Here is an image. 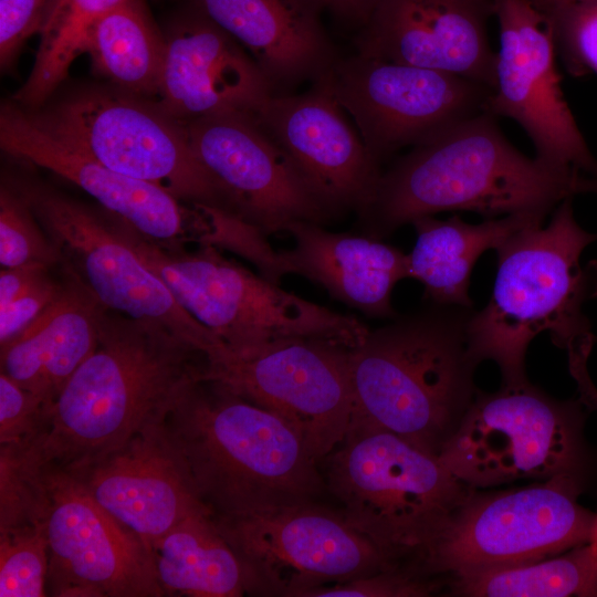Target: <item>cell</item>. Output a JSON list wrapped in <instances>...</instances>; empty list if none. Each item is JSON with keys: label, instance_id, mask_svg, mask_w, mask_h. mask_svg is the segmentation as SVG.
Wrapping results in <instances>:
<instances>
[{"label": "cell", "instance_id": "cell-1", "mask_svg": "<svg viewBox=\"0 0 597 597\" xmlns=\"http://www.w3.org/2000/svg\"><path fill=\"white\" fill-rule=\"evenodd\" d=\"M207 355L169 327L103 312L94 352L64 385L31 441L39 461L69 471L166 420L202 379Z\"/></svg>", "mask_w": 597, "mask_h": 597}, {"label": "cell", "instance_id": "cell-2", "mask_svg": "<svg viewBox=\"0 0 597 597\" xmlns=\"http://www.w3.org/2000/svg\"><path fill=\"white\" fill-rule=\"evenodd\" d=\"M543 224L520 230L495 250L492 294L467 323L469 350L478 364L493 360L502 384H517L527 379L528 345L547 332L566 350L583 400L597 407V390L587 373L595 336L584 313V305L597 297V261L580 265L582 252L597 233L577 223L573 198L562 201Z\"/></svg>", "mask_w": 597, "mask_h": 597}, {"label": "cell", "instance_id": "cell-3", "mask_svg": "<svg viewBox=\"0 0 597 597\" xmlns=\"http://www.w3.org/2000/svg\"><path fill=\"white\" fill-rule=\"evenodd\" d=\"M482 112L412 147L386 172L360 212L364 231L379 239L413 220L443 211L486 219L547 217L565 199L597 192V177L530 158Z\"/></svg>", "mask_w": 597, "mask_h": 597}, {"label": "cell", "instance_id": "cell-4", "mask_svg": "<svg viewBox=\"0 0 597 597\" xmlns=\"http://www.w3.org/2000/svg\"><path fill=\"white\" fill-rule=\"evenodd\" d=\"M472 311L430 304L369 328L349 350L350 426L390 432L438 455L479 389L467 338Z\"/></svg>", "mask_w": 597, "mask_h": 597}, {"label": "cell", "instance_id": "cell-5", "mask_svg": "<svg viewBox=\"0 0 597 597\" xmlns=\"http://www.w3.org/2000/svg\"><path fill=\"white\" fill-rule=\"evenodd\" d=\"M166 425L212 515L314 502L322 492L317 460L300 433L217 381L192 383Z\"/></svg>", "mask_w": 597, "mask_h": 597}, {"label": "cell", "instance_id": "cell-6", "mask_svg": "<svg viewBox=\"0 0 597 597\" xmlns=\"http://www.w3.org/2000/svg\"><path fill=\"white\" fill-rule=\"evenodd\" d=\"M115 221L179 305L231 352L300 338L327 341L352 349L369 331L356 317L307 301L254 274L222 255L217 247L170 249L140 235L122 220Z\"/></svg>", "mask_w": 597, "mask_h": 597}, {"label": "cell", "instance_id": "cell-7", "mask_svg": "<svg viewBox=\"0 0 597 597\" xmlns=\"http://www.w3.org/2000/svg\"><path fill=\"white\" fill-rule=\"evenodd\" d=\"M327 469V486L345 519L391 562L411 569L475 490L437 454L362 426H350Z\"/></svg>", "mask_w": 597, "mask_h": 597}, {"label": "cell", "instance_id": "cell-8", "mask_svg": "<svg viewBox=\"0 0 597 597\" xmlns=\"http://www.w3.org/2000/svg\"><path fill=\"white\" fill-rule=\"evenodd\" d=\"M584 486V475L559 474L521 488L473 490L416 569L446 579L540 561L595 542L597 513L578 502Z\"/></svg>", "mask_w": 597, "mask_h": 597}, {"label": "cell", "instance_id": "cell-9", "mask_svg": "<svg viewBox=\"0 0 597 597\" xmlns=\"http://www.w3.org/2000/svg\"><path fill=\"white\" fill-rule=\"evenodd\" d=\"M579 401L557 400L528 379L478 389L438 457L464 484L490 489L520 480L584 475L587 454Z\"/></svg>", "mask_w": 597, "mask_h": 597}, {"label": "cell", "instance_id": "cell-10", "mask_svg": "<svg viewBox=\"0 0 597 597\" xmlns=\"http://www.w3.org/2000/svg\"><path fill=\"white\" fill-rule=\"evenodd\" d=\"M32 111L48 129L109 169L187 203L239 216L228 191L195 154L185 123L157 103L122 91L93 90Z\"/></svg>", "mask_w": 597, "mask_h": 597}, {"label": "cell", "instance_id": "cell-11", "mask_svg": "<svg viewBox=\"0 0 597 597\" xmlns=\"http://www.w3.org/2000/svg\"><path fill=\"white\" fill-rule=\"evenodd\" d=\"M212 519L242 565L245 593L303 597L400 567L342 512L314 502Z\"/></svg>", "mask_w": 597, "mask_h": 597}, {"label": "cell", "instance_id": "cell-12", "mask_svg": "<svg viewBox=\"0 0 597 597\" xmlns=\"http://www.w3.org/2000/svg\"><path fill=\"white\" fill-rule=\"evenodd\" d=\"M349 350L322 339H290L237 353L207 354L202 379L285 419L315 459L328 457L353 419Z\"/></svg>", "mask_w": 597, "mask_h": 597}, {"label": "cell", "instance_id": "cell-13", "mask_svg": "<svg viewBox=\"0 0 597 597\" xmlns=\"http://www.w3.org/2000/svg\"><path fill=\"white\" fill-rule=\"evenodd\" d=\"M327 73L336 100L378 165L485 112L491 93L462 76L359 53L337 59Z\"/></svg>", "mask_w": 597, "mask_h": 597}, {"label": "cell", "instance_id": "cell-14", "mask_svg": "<svg viewBox=\"0 0 597 597\" xmlns=\"http://www.w3.org/2000/svg\"><path fill=\"white\" fill-rule=\"evenodd\" d=\"M46 234L69 268L107 310L158 322L206 355L221 343L187 313L140 259L114 220L55 191L21 185ZM114 218V217H113Z\"/></svg>", "mask_w": 597, "mask_h": 597}, {"label": "cell", "instance_id": "cell-15", "mask_svg": "<svg viewBox=\"0 0 597 597\" xmlns=\"http://www.w3.org/2000/svg\"><path fill=\"white\" fill-rule=\"evenodd\" d=\"M500 30L495 80L486 112L515 121L537 158L597 177V160L561 86L546 13L534 0H493Z\"/></svg>", "mask_w": 597, "mask_h": 597}, {"label": "cell", "instance_id": "cell-16", "mask_svg": "<svg viewBox=\"0 0 597 597\" xmlns=\"http://www.w3.org/2000/svg\"><path fill=\"white\" fill-rule=\"evenodd\" d=\"M46 596L161 597L151 549L69 474L45 469Z\"/></svg>", "mask_w": 597, "mask_h": 597}, {"label": "cell", "instance_id": "cell-17", "mask_svg": "<svg viewBox=\"0 0 597 597\" xmlns=\"http://www.w3.org/2000/svg\"><path fill=\"white\" fill-rule=\"evenodd\" d=\"M0 146L12 157L73 182L113 217L159 245L180 249L187 243H216L211 206H188L157 186L109 169L52 133L32 109L15 102L1 106Z\"/></svg>", "mask_w": 597, "mask_h": 597}, {"label": "cell", "instance_id": "cell-18", "mask_svg": "<svg viewBox=\"0 0 597 597\" xmlns=\"http://www.w3.org/2000/svg\"><path fill=\"white\" fill-rule=\"evenodd\" d=\"M185 125L195 154L239 216L265 234L296 221L322 224L333 216L254 116H205Z\"/></svg>", "mask_w": 597, "mask_h": 597}, {"label": "cell", "instance_id": "cell-19", "mask_svg": "<svg viewBox=\"0 0 597 597\" xmlns=\"http://www.w3.org/2000/svg\"><path fill=\"white\" fill-rule=\"evenodd\" d=\"M63 472L150 549L159 537L186 517L212 514L196 490L166 420Z\"/></svg>", "mask_w": 597, "mask_h": 597}, {"label": "cell", "instance_id": "cell-20", "mask_svg": "<svg viewBox=\"0 0 597 597\" xmlns=\"http://www.w3.org/2000/svg\"><path fill=\"white\" fill-rule=\"evenodd\" d=\"M327 72L303 94L271 95L254 118L332 213L345 208L360 213L381 172L346 121Z\"/></svg>", "mask_w": 597, "mask_h": 597}, {"label": "cell", "instance_id": "cell-21", "mask_svg": "<svg viewBox=\"0 0 597 597\" xmlns=\"http://www.w3.org/2000/svg\"><path fill=\"white\" fill-rule=\"evenodd\" d=\"M493 0H376L358 53L462 76L489 88L496 52L488 35Z\"/></svg>", "mask_w": 597, "mask_h": 597}, {"label": "cell", "instance_id": "cell-22", "mask_svg": "<svg viewBox=\"0 0 597 597\" xmlns=\"http://www.w3.org/2000/svg\"><path fill=\"white\" fill-rule=\"evenodd\" d=\"M273 94L253 57L201 12L181 20L165 38L157 104L176 119L254 116Z\"/></svg>", "mask_w": 597, "mask_h": 597}, {"label": "cell", "instance_id": "cell-23", "mask_svg": "<svg viewBox=\"0 0 597 597\" xmlns=\"http://www.w3.org/2000/svg\"><path fill=\"white\" fill-rule=\"evenodd\" d=\"M248 50L274 94L325 74L337 61L320 19L321 0H195Z\"/></svg>", "mask_w": 597, "mask_h": 597}, {"label": "cell", "instance_id": "cell-24", "mask_svg": "<svg viewBox=\"0 0 597 597\" xmlns=\"http://www.w3.org/2000/svg\"><path fill=\"white\" fill-rule=\"evenodd\" d=\"M294 241L279 251L283 274H297L368 317H397L395 285L408 277L407 254L369 235L331 232L320 223L296 221L285 229Z\"/></svg>", "mask_w": 597, "mask_h": 597}, {"label": "cell", "instance_id": "cell-25", "mask_svg": "<svg viewBox=\"0 0 597 597\" xmlns=\"http://www.w3.org/2000/svg\"><path fill=\"white\" fill-rule=\"evenodd\" d=\"M63 270L59 298L18 337L0 347L1 373L49 407L96 348L105 311L69 268L63 265Z\"/></svg>", "mask_w": 597, "mask_h": 597}, {"label": "cell", "instance_id": "cell-26", "mask_svg": "<svg viewBox=\"0 0 597 597\" xmlns=\"http://www.w3.org/2000/svg\"><path fill=\"white\" fill-rule=\"evenodd\" d=\"M544 221L537 214H510L480 223L464 222L458 216L418 218L411 222L417 241L407 254L408 277L423 285L429 304L473 308L469 287L478 259L520 230Z\"/></svg>", "mask_w": 597, "mask_h": 597}, {"label": "cell", "instance_id": "cell-27", "mask_svg": "<svg viewBox=\"0 0 597 597\" xmlns=\"http://www.w3.org/2000/svg\"><path fill=\"white\" fill-rule=\"evenodd\" d=\"M151 553L165 596L245 594L242 565L211 513L186 517L153 544Z\"/></svg>", "mask_w": 597, "mask_h": 597}, {"label": "cell", "instance_id": "cell-28", "mask_svg": "<svg viewBox=\"0 0 597 597\" xmlns=\"http://www.w3.org/2000/svg\"><path fill=\"white\" fill-rule=\"evenodd\" d=\"M101 75L124 93L158 96L165 57V38L142 0H127L101 18L90 31L83 53Z\"/></svg>", "mask_w": 597, "mask_h": 597}, {"label": "cell", "instance_id": "cell-29", "mask_svg": "<svg viewBox=\"0 0 597 597\" xmlns=\"http://www.w3.org/2000/svg\"><path fill=\"white\" fill-rule=\"evenodd\" d=\"M451 595L468 597H596L597 541L540 561L446 578Z\"/></svg>", "mask_w": 597, "mask_h": 597}, {"label": "cell", "instance_id": "cell-30", "mask_svg": "<svg viewBox=\"0 0 597 597\" xmlns=\"http://www.w3.org/2000/svg\"><path fill=\"white\" fill-rule=\"evenodd\" d=\"M127 0H55L40 31L33 67L13 95L22 107L36 109L65 80L73 61L83 53L95 23Z\"/></svg>", "mask_w": 597, "mask_h": 597}, {"label": "cell", "instance_id": "cell-31", "mask_svg": "<svg viewBox=\"0 0 597 597\" xmlns=\"http://www.w3.org/2000/svg\"><path fill=\"white\" fill-rule=\"evenodd\" d=\"M61 262L60 252L27 199L18 188H10L2 184L0 189L1 268L31 264L51 268Z\"/></svg>", "mask_w": 597, "mask_h": 597}, {"label": "cell", "instance_id": "cell-32", "mask_svg": "<svg viewBox=\"0 0 597 597\" xmlns=\"http://www.w3.org/2000/svg\"><path fill=\"white\" fill-rule=\"evenodd\" d=\"M48 569L43 523L0 530V597L46 596Z\"/></svg>", "mask_w": 597, "mask_h": 597}, {"label": "cell", "instance_id": "cell-33", "mask_svg": "<svg viewBox=\"0 0 597 597\" xmlns=\"http://www.w3.org/2000/svg\"><path fill=\"white\" fill-rule=\"evenodd\" d=\"M542 10L567 71L597 74V0H543Z\"/></svg>", "mask_w": 597, "mask_h": 597}, {"label": "cell", "instance_id": "cell-34", "mask_svg": "<svg viewBox=\"0 0 597 597\" xmlns=\"http://www.w3.org/2000/svg\"><path fill=\"white\" fill-rule=\"evenodd\" d=\"M444 586L443 578L426 576L407 567H397L314 588L303 597H422Z\"/></svg>", "mask_w": 597, "mask_h": 597}, {"label": "cell", "instance_id": "cell-35", "mask_svg": "<svg viewBox=\"0 0 597 597\" xmlns=\"http://www.w3.org/2000/svg\"><path fill=\"white\" fill-rule=\"evenodd\" d=\"M50 407L0 373V444L35 439L46 427Z\"/></svg>", "mask_w": 597, "mask_h": 597}, {"label": "cell", "instance_id": "cell-36", "mask_svg": "<svg viewBox=\"0 0 597 597\" xmlns=\"http://www.w3.org/2000/svg\"><path fill=\"white\" fill-rule=\"evenodd\" d=\"M55 0H0V64L12 65L27 40L40 33Z\"/></svg>", "mask_w": 597, "mask_h": 597}, {"label": "cell", "instance_id": "cell-37", "mask_svg": "<svg viewBox=\"0 0 597 597\" xmlns=\"http://www.w3.org/2000/svg\"><path fill=\"white\" fill-rule=\"evenodd\" d=\"M63 282L49 273L7 306L0 308V347L32 325L61 295Z\"/></svg>", "mask_w": 597, "mask_h": 597}, {"label": "cell", "instance_id": "cell-38", "mask_svg": "<svg viewBox=\"0 0 597 597\" xmlns=\"http://www.w3.org/2000/svg\"><path fill=\"white\" fill-rule=\"evenodd\" d=\"M50 268L39 264L1 268L0 308L7 306L32 284L49 273Z\"/></svg>", "mask_w": 597, "mask_h": 597}, {"label": "cell", "instance_id": "cell-39", "mask_svg": "<svg viewBox=\"0 0 597 597\" xmlns=\"http://www.w3.org/2000/svg\"><path fill=\"white\" fill-rule=\"evenodd\" d=\"M338 17L365 23L368 19L376 0H321Z\"/></svg>", "mask_w": 597, "mask_h": 597}, {"label": "cell", "instance_id": "cell-40", "mask_svg": "<svg viewBox=\"0 0 597 597\" xmlns=\"http://www.w3.org/2000/svg\"><path fill=\"white\" fill-rule=\"evenodd\" d=\"M536 3H538V6L542 8L543 7V0H534Z\"/></svg>", "mask_w": 597, "mask_h": 597}]
</instances>
